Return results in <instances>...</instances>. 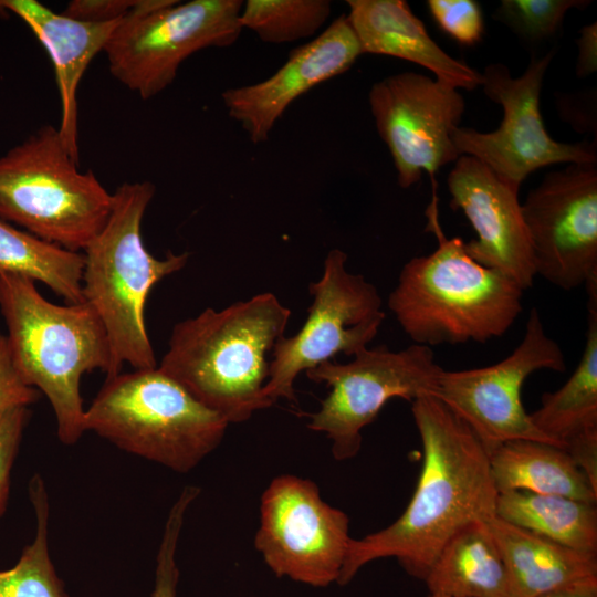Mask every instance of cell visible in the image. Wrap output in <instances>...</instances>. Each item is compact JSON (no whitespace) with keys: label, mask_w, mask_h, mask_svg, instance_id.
<instances>
[{"label":"cell","mask_w":597,"mask_h":597,"mask_svg":"<svg viewBox=\"0 0 597 597\" xmlns=\"http://www.w3.org/2000/svg\"><path fill=\"white\" fill-rule=\"evenodd\" d=\"M411 413L422 446L415 492L390 525L352 538L337 582L341 586L381 558H395L408 575L423 580L453 535L496 516L489 454L471 429L431 395L411 401Z\"/></svg>","instance_id":"obj_1"},{"label":"cell","mask_w":597,"mask_h":597,"mask_svg":"<svg viewBox=\"0 0 597 597\" xmlns=\"http://www.w3.org/2000/svg\"><path fill=\"white\" fill-rule=\"evenodd\" d=\"M290 317L269 292L221 311L207 307L175 324L158 367L229 425L244 422L271 407L263 390Z\"/></svg>","instance_id":"obj_2"},{"label":"cell","mask_w":597,"mask_h":597,"mask_svg":"<svg viewBox=\"0 0 597 597\" xmlns=\"http://www.w3.org/2000/svg\"><path fill=\"white\" fill-rule=\"evenodd\" d=\"M427 231L438 241L400 271L388 307L413 344L485 343L504 335L522 312L524 290L507 275L469 256L464 241L443 233L433 197Z\"/></svg>","instance_id":"obj_3"},{"label":"cell","mask_w":597,"mask_h":597,"mask_svg":"<svg viewBox=\"0 0 597 597\" xmlns=\"http://www.w3.org/2000/svg\"><path fill=\"white\" fill-rule=\"evenodd\" d=\"M0 312L12 363L21 379L49 399L64 444L85 432L80 383L84 374L115 373L105 327L86 301L57 305L27 276L0 272Z\"/></svg>","instance_id":"obj_4"},{"label":"cell","mask_w":597,"mask_h":597,"mask_svg":"<svg viewBox=\"0 0 597 597\" xmlns=\"http://www.w3.org/2000/svg\"><path fill=\"white\" fill-rule=\"evenodd\" d=\"M156 188L150 181L123 182L113 193L112 210L98 234L82 252V293L105 327L115 373L157 367L145 324L153 286L178 272L189 253L168 252L157 259L145 248L142 221Z\"/></svg>","instance_id":"obj_5"},{"label":"cell","mask_w":597,"mask_h":597,"mask_svg":"<svg viewBox=\"0 0 597 597\" xmlns=\"http://www.w3.org/2000/svg\"><path fill=\"white\" fill-rule=\"evenodd\" d=\"M228 426L158 366L106 378L84 412L85 432L179 473L210 454Z\"/></svg>","instance_id":"obj_6"},{"label":"cell","mask_w":597,"mask_h":597,"mask_svg":"<svg viewBox=\"0 0 597 597\" xmlns=\"http://www.w3.org/2000/svg\"><path fill=\"white\" fill-rule=\"evenodd\" d=\"M113 193L81 171L59 128L44 125L0 157V219L82 252L112 210Z\"/></svg>","instance_id":"obj_7"},{"label":"cell","mask_w":597,"mask_h":597,"mask_svg":"<svg viewBox=\"0 0 597 597\" xmlns=\"http://www.w3.org/2000/svg\"><path fill=\"white\" fill-rule=\"evenodd\" d=\"M242 7L241 0H139L104 48L111 74L143 100L158 95L190 55L238 41Z\"/></svg>","instance_id":"obj_8"},{"label":"cell","mask_w":597,"mask_h":597,"mask_svg":"<svg viewBox=\"0 0 597 597\" xmlns=\"http://www.w3.org/2000/svg\"><path fill=\"white\" fill-rule=\"evenodd\" d=\"M442 370L431 347L418 344L400 350L366 348L346 364L324 362L305 371L331 388L307 427L326 434L335 460L352 459L360 450L363 429L390 399L432 396Z\"/></svg>","instance_id":"obj_9"},{"label":"cell","mask_w":597,"mask_h":597,"mask_svg":"<svg viewBox=\"0 0 597 597\" xmlns=\"http://www.w3.org/2000/svg\"><path fill=\"white\" fill-rule=\"evenodd\" d=\"M347 254L331 250L322 276L310 284L313 302L301 329L282 336L272 350L265 399L295 400L294 381L301 373L332 360L355 356L368 348L385 320L377 287L363 275L348 272Z\"/></svg>","instance_id":"obj_10"},{"label":"cell","mask_w":597,"mask_h":597,"mask_svg":"<svg viewBox=\"0 0 597 597\" xmlns=\"http://www.w3.org/2000/svg\"><path fill=\"white\" fill-rule=\"evenodd\" d=\"M554 53L552 50L541 57H532L517 77L503 64L485 66L481 86L490 100L502 106L501 125L490 133L471 127H457L452 132L460 156L476 158L516 190L530 174L549 165L597 164L596 144L557 142L544 126L540 96Z\"/></svg>","instance_id":"obj_11"},{"label":"cell","mask_w":597,"mask_h":597,"mask_svg":"<svg viewBox=\"0 0 597 597\" xmlns=\"http://www.w3.org/2000/svg\"><path fill=\"white\" fill-rule=\"evenodd\" d=\"M565 368L561 346L546 334L542 316L533 307L524 336L509 356L485 367L443 369L432 396L471 429L489 455L514 440L556 446L533 425L522 402V388L535 371L563 373Z\"/></svg>","instance_id":"obj_12"},{"label":"cell","mask_w":597,"mask_h":597,"mask_svg":"<svg viewBox=\"0 0 597 597\" xmlns=\"http://www.w3.org/2000/svg\"><path fill=\"white\" fill-rule=\"evenodd\" d=\"M350 541L347 514L312 480L281 474L263 491L254 547L275 576L312 587L337 583Z\"/></svg>","instance_id":"obj_13"},{"label":"cell","mask_w":597,"mask_h":597,"mask_svg":"<svg viewBox=\"0 0 597 597\" xmlns=\"http://www.w3.org/2000/svg\"><path fill=\"white\" fill-rule=\"evenodd\" d=\"M521 205L535 274L564 291L596 283V164L546 174Z\"/></svg>","instance_id":"obj_14"},{"label":"cell","mask_w":597,"mask_h":597,"mask_svg":"<svg viewBox=\"0 0 597 597\" xmlns=\"http://www.w3.org/2000/svg\"><path fill=\"white\" fill-rule=\"evenodd\" d=\"M368 103L401 188L418 184L423 171L433 179L460 156L451 137L465 106L459 90L420 73L402 72L374 83Z\"/></svg>","instance_id":"obj_15"},{"label":"cell","mask_w":597,"mask_h":597,"mask_svg":"<svg viewBox=\"0 0 597 597\" xmlns=\"http://www.w3.org/2000/svg\"><path fill=\"white\" fill-rule=\"evenodd\" d=\"M447 185L450 207L461 210L476 233L464 242L469 256L531 289L536 274L519 190L469 155L458 157Z\"/></svg>","instance_id":"obj_16"},{"label":"cell","mask_w":597,"mask_h":597,"mask_svg":"<svg viewBox=\"0 0 597 597\" xmlns=\"http://www.w3.org/2000/svg\"><path fill=\"white\" fill-rule=\"evenodd\" d=\"M359 55L356 35L346 14H342L312 41L291 51L268 78L226 90L221 94L223 105L252 143H263L293 102L347 72Z\"/></svg>","instance_id":"obj_17"},{"label":"cell","mask_w":597,"mask_h":597,"mask_svg":"<svg viewBox=\"0 0 597 597\" xmlns=\"http://www.w3.org/2000/svg\"><path fill=\"white\" fill-rule=\"evenodd\" d=\"M7 12L30 28L53 63L61 103L57 128L71 156L78 161L77 88L90 63L104 51L122 19L82 21L56 13L36 0H0V13Z\"/></svg>","instance_id":"obj_18"},{"label":"cell","mask_w":597,"mask_h":597,"mask_svg":"<svg viewBox=\"0 0 597 597\" xmlns=\"http://www.w3.org/2000/svg\"><path fill=\"white\" fill-rule=\"evenodd\" d=\"M347 20L362 54L387 55L428 69L440 83L474 90L482 73L455 60L429 35L423 22L404 0H347Z\"/></svg>","instance_id":"obj_19"},{"label":"cell","mask_w":597,"mask_h":597,"mask_svg":"<svg viewBox=\"0 0 597 597\" xmlns=\"http://www.w3.org/2000/svg\"><path fill=\"white\" fill-rule=\"evenodd\" d=\"M490 524L509 572L511 597H537L597 577V556L570 549L498 516Z\"/></svg>","instance_id":"obj_20"},{"label":"cell","mask_w":597,"mask_h":597,"mask_svg":"<svg viewBox=\"0 0 597 597\" xmlns=\"http://www.w3.org/2000/svg\"><path fill=\"white\" fill-rule=\"evenodd\" d=\"M490 522L469 524L447 542L423 579L429 594L511 597L509 572Z\"/></svg>","instance_id":"obj_21"},{"label":"cell","mask_w":597,"mask_h":597,"mask_svg":"<svg viewBox=\"0 0 597 597\" xmlns=\"http://www.w3.org/2000/svg\"><path fill=\"white\" fill-rule=\"evenodd\" d=\"M498 493L526 491L597 503V492L563 449L534 440H514L489 455Z\"/></svg>","instance_id":"obj_22"},{"label":"cell","mask_w":597,"mask_h":597,"mask_svg":"<svg viewBox=\"0 0 597 597\" xmlns=\"http://www.w3.org/2000/svg\"><path fill=\"white\" fill-rule=\"evenodd\" d=\"M495 514L517 527L570 549L597 556V509L561 495L526 491L498 493Z\"/></svg>","instance_id":"obj_23"},{"label":"cell","mask_w":597,"mask_h":597,"mask_svg":"<svg viewBox=\"0 0 597 597\" xmlns=\"http://www.w3.org/2000/svg\"><path fill=\"white\" fill-rule=\"evenodd\" d=\"M530 417L563 449L574 437L597 429V301L588 303L586 343L577 367L561 388L543 394Z\"/></svg>","instance_id":"obj_24"},{"label":"cell","mask_w":597,"mask_h":597,"mask_svg":"<svg viewBox=\"0 0 597 597\" xmlns=\"http://www.w3.org/2000/svg\"><path fill=\"white\" fill-rule=\"evenodd\" d=\"M84 255L49 243L0 219V272L39 281L69 304L84 301Z\"/></svg>","instance_id":"obj_25"},{"label":"cell","mask_w":597,"mask_h":597,"mask_svg":"<svg viewBox=\"0 0 597 597\" xmlns=\"http://www.w3.org/2000/svg\"><path fill=\"white\" fill-rule=\"evenodd\" d=\"M36 531L18 563L0 570V597H69L56 575L49 553V495L42 478L35 474L29 484Z\"/></svg>","instance_id":"obj_26"},{"label":"cell","mask_w":597,"mask_h":597,"mask_svg":"<svg viewBox=\"0 0 597 597\" xmlns=\"http://www.w3.org/2000/svg\"><path fill=\"white\" fill-rule=\"evenodd\" d=\"M331 12L328 0H247L240 23L262 42L283 44L317 34Z\"/></svg>","instance_id":"obj_27"},{"label":"cell","mask_w":597,"mask_h":597,"mask_svg":"<svg viewBox=\"0 0 597 597\" xmlns=\"http://www.w3.org/2000/svg\"><path fill=\"white\" fill-rule=\"evenodd\" d=\"M586 0H503L493 18L527 43L547 41L562 31L570 9H584Z\"/></svg>","instance_id":"obj_28"},{"label":"cell","mask_w":597,"mask_h":597,"mask_svg":"<svg viewBox=\"0 0 597 597\" xmlns=\"http://www.w3.org/2000/svg\"><path fill=\"white\" fill-rule=\"evenodd\" d=\"M199 493V488L187 485L168 513L156 557L155 586L151 597H177L179 578L176 561L177 546L186 513Z\"/></svg>","instance_id":"obj_29"},{"label":"cell","mask_w":597,"mask_h":597,"mask_svg":"<svg viewBox=\"0 0 597 597\" xmlns=\"http://www.w3.org/2000/svg\"><path fill=\"white\" fill-rule=\"evenodd\" d=\"M427 7L437 25L461 45L481 41L484 21L481 7L473 0H428Z\"/></svg>","instance_id":"obj_30"},{"label":"cell","mask_w":597,"mask_h":597,"mask_svg":"<svg viewBox=\"0 0 597 597\" xmlns=\"http://www.w3.org/2000/svg\"><path fill=\"white\" fill-rule=\"evenodd\" d=\"M30 411L28 407H14L0 416V516L4 513L11 470L19 451Z\"/></svg>","instance_id":"obj_31"},{"label":"cell","mask_w":597,"mask_h":597,"mask_svg":"<svg viewBox=\"0 0 597 597\" xmlns=\"http://www.w3.org/2000/svg\"><path fill=\"white\" fill-rule=\"evenodd\" d=\"M40 391L28 386L19 376L9 352L6 334L0 331V416L14 407H28Z\"/></svg>","instance_id":"obj_32"},{"label":"cell","mask_w":597,"mask_h":597,"mask_svg":"<svg viewBox=\"0 0 597 597\" xmlns=\"http://www.w3.org/2000/svg\"><path fill=\"white\" fill-rule=\"evenodd\" d=\"M139 0H73L64 14L88 22H109L125 18Z\"/></svg>","instance_id":"obj_33"},{"label":"cell","mask_w":597,"mask_h":597,"mask_svg":"<svg viewBox=\"0 0 597 597\" xmlns=\"http://www.w3.org/2000/svg\"><path fill=\"white\" fill-rule=\"evenodd\" d=\"M564 450L597 492V429L574 437L567 441Z\"/></svg>","instance_id":"obj_34"},{"label":"cell","mask_w":597,"mask_h":597,"mask_svg":"<svg viewBox=\"0 0 597 597\" xmlns=\"http://www.w3.org/2000/svg\"><path fill=\"white\" fill-rule=\"evenodd\" d=\"M578 57L576 62V75L587 77L597 69V23L585 25L577 39Z\"/></svg>","instance_id":"obj_35"},{"label":"cell","mask_w":597,"mask_h":597,"mask_svg":"<svg viewBox=\"0 0 597 597\" xmlns=\"http://www.w3.org/2000/svg\"><path fill=\"white\" fill-rule=\"evenodd\" d=\"M537 597H597V577L563 586Z\"/></svg>","instance_id":"obj_36"},{"label":"cell","mask_w":597,"mask_h":597,"mask_svg":"<svg viewBox=\"0 0 597 597\" xmlns=\"http://www.w3.org/2000/svg\"><path fill=\"white\" fill-rule=\"evenodd\" d=\"M426 597H450V596H443V595H437V594H429Z\"/></svg>","instance_id":"obj_37"}]
</instances>
